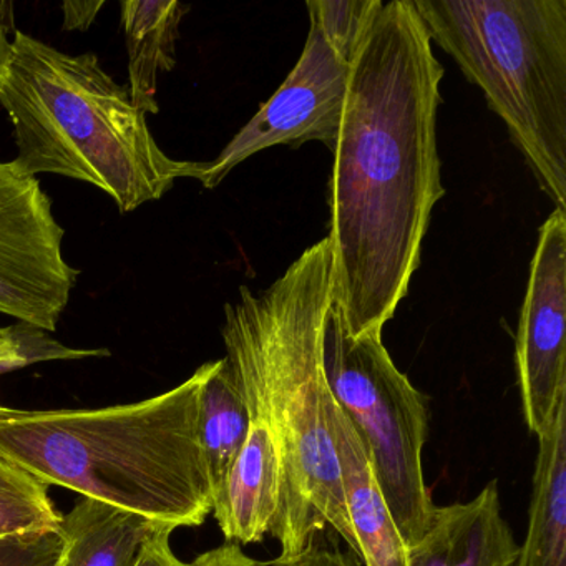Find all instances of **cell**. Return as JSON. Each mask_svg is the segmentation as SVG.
Wrapping results in <instances>:
<instances>
[{
    "label": "cell",
    "mask_w": 566,
    "mask_h": 566,
    "mask_svg": "<svg viewBox=\"0 0 566 566\" xmlns=\"http://www.w3.org/2000/svg\"><path fill=\"white\" fill-rule=\"evenodd\" d=\"M64 237L38 177L0 160V314L55 333L81 276L62 253Z\"/></svg>",
    "instance_id": "52a82bcc"
},
{
    "label": "cell",
    "mask_w": 566,
    "mask_h": 566,
    "mask_svg": "<svg viewBox=\"0 0 566 566\" xmlns=\"http://www.w3.org/2000/svg\"><path fill=\"white\" fill-rule=\"evenodd\" d=\"M333 264L327 234L270 287L253 293L241 286L240 300L224 306V359L248 410L268 423L281 453V503L271 533L283 556L313 545L327 526L354 553L323 364Z\"/></svg>",
    "instance_id": "7a4b0ae2"
},
{
    "label": "cell",
    "mask_w": 566,
    "mask_h": 566,
    "mask_svg": "<svg viewBox=\"0 0 566 566\" xmlns=\"http://www.w3.org/2000/svg\"><path fill=\"white\" fill-rule=\"evenodd\" d=\"M250 412L247 440L213 500V515L230 543L263 542L280 512L283 467L268 423Z\"/></svg>",
    "instance_id": "8fae6325"
},
{
    "label": "cell",
    "mask_w": 566,
    "mask_h": 566,
    "mask_svg": "<svg viewBox=\"0 0 566 566\" xmlns=\"http://www.w3.org/2000/svg\"><path fill=\"white\" fill-rule=\"evenodd\" d=\"M532 485L516 566H566V400L538 436Z\"/></svg>",
    "instance_id": "4fadbf2b"
},
{
    "label": "cell",
    "mask_w": 566,
    "mask_h": 566,
    "mask_svg": "<svg viewBox=\"0 0 566 566\" xmlns=\"http://www.w3.org/2000/svg\"><path fill=\"white\" fill-rule=\"evenodd\" d=\"M432 44L506 125L546 197L566 211V0H413Z\"/></svg>",
    "instance_id": "5b68a950"
},
{
    "label": "cell",
    "mask_w": 566,
    "mask_h": 566,
    "mask_svg": "<svg viewBox=\"0 0 566 566\" xmlns=\"http://www.w3.org/2000/svg\"><path fill=\"white\" fill-rule=\"evenodd\" d=\"M12 31V4L11 2H0V84L8 72L9 62L12 57L11 41Z\"/></svg>",
    "instance_id": "cb8c5ba5"
},
{
    "label": "cell",
    "mask_w": 566,
    "mask_h": 566,
    "mask_svg": "<svg viewBox=\"0 0 566 566\" xmlns=\"http://www.w3.org/2000/svg\"><path fill=\"white\" fill-rule=\"evenodd\" d=\"M523 419L542 436L566 400V211L538 231L515 347Z\"/></svg>",
    "instance_id": "9c48e42d"
},
{
    "label": "cell",
    "mask_w": 566,
    "mask_h": 566,
    "mask_svg": "<svg viewBox=\"0 0 566 566\" xmlns=\"http://www.w3.org/2000/svg\"><path fill=\"white\" fill-rule=\"evenodd\" d=\"M413 0L384 2L350 62L331 178V304L350 336L382 334L409 294L440 180L446 71Z\"/></svg>",
    "instance_id": "6da1fadb"
},
{
    "label": "cell",
    "mask_w": 566,
    "mask_h": 566,
    "mask_svg": "<svg viewBox=\"0 0 566 566\" xmlns=\"http://www.w3.org/2000/svg\"><path fill=\"white\" fill-rule=\"evenodd\" d=\"M190 6L178 0H125L122 24L128 51V92L144 114L160 112L158 77L177 65L180 24Z\"/></svg>",
    "instance_id": "5bb4252c"
},
{
    "label": "cell",
    "mask_w": 566,
    "mask_h": 566,
    "mask_svg": "<svg viewBox=\"0 0 566 566\" xmlns=\"http://www.w3.org/2000/svg\"><path fill=\"white\" fill-rule=\"evenodd\" d=\"M323 364L331 394L369 450L377 483L407 546L436 512L423 479L429 397L413 387L387 353L382 334L354 337L331 304L324 324Z\"/></svg>",
    "instance_id": "8992f818"
},
{
    "label": "cell",
    "mask_w": 566,
    "mask_h": 566,
    "mask_svg": "<svg viewBox=\"0 0 566 566\" xmlns=\"http://www.w3.org/2000/svg\"><path fill=\"white\" fill-rule=\"evenodd\" d=\"M168 526L98 500L82 499L62 516L59 530L67 545L65 566H135L145 543Z\"/></svg>",
    "instance_id": "9a60e30c"
},
{
    "label": "cell",
    "mask_w": 566,
    "mask_h": 566,
    "mask_svg": "<svg viewBox=\"0 0 566 566\" xmlns=\"http://www.w3.org/2000/svg\"><path fill=\"white\" fill-rule=\"evenodd\" d=\"M382 0H310V22L347 64L354 61L364 38L382 9Z\"/></svg>",
    "instance_id": "ac0fdd59"
},
{
    "label": "cell",
    "mask_w": 566,
    "mask_h": 566,
    "mask_svg": "<svg viewBox=\"0 0 566 566\" xmlns=\"http://www.w3.org/2000/svg\"><path fill=\"white\" fill-rule=\"evenodd\" d=\"M349 74L350 64L333 51L311 22L303 54L286 81L214 160L203 161L197 180L213 190L238 165L281 145L296 148L321 142L333 154Z\"/></svg>",
    "instance_id": "ba28073f"
},
{
    "label": "cell",
    "mask_w": 566,
    "mask_h": 566,
    "mask_svg": "<svg viewBox=\"0 0 566 566\" xmlns=\"http://www.w3.org/2000/svg\"><path fill=\"white\" fill-rule=\"evenodd\" d=\"M174 532V526H168L148 539L135 566H191V563L181 562L171 549L170 536Z\"/></svg>",
    "instance_id": "44dd1931"
},
{
    "label": "cell",
    "mask_w": 566,
    "mask_h": 566,
    "mask_svg": "<svg viewBox=\"0 0 566 566\" xmlns=\"http://www.w3.org/2000/svg\"><path fill=\"white\" fill-rule=\"evenodd\" d=\"M191 566H266V563L248 556L238 543L228 542L198 556Z\"/></svg>",
    "instance_id": "603a6c76"
},
{
    "label": "cell",
    "mask_w": 566,
    "mask_h": 566,
    "mask_svg": "<svg viewBox=\"0 0 566 566\" xmlns=\"http://www.w3.org/2000/svg\"><path fill=\"white\" fill-rule=\"evenodd\" d=\"M331 423L353 528L354 553L363 566H407V543L387 509L369 450L336 400L331 409Z\"/></svg>",
    "instance_id": "7c38bea8"
},
{
    "label": "cell",
    "mask_w": 566,
    "mask_h": 566,
    "mask_svg": "<svg viewBox=\"0 0 566 566\" xmlns=\"http://www.w3.org/2000/svg\"><path fill=\"white\" fill-rule=\"evenodd\" d=\"M61 532L24 533L0 538V566H65Z\"/></svg>",
    "instance_id": "d6986e66"
},
{
    "label": "cell",
    "mask_w": 566,
    "mask_h": 566,
    "mask_svg": "<svg viewBox=\"0 0 566 566\" xmlns=\"http://www.w3.org/2000/svg\"><path fill=\"white\" fill-rule=\"evenodd\" d=\"M0 105L14 127L24 174L59 175L107 193L122 213L161 200L203 161L168 157L127 85L104 71L97 55L67 54L15 31Z\"/></svg>",
    "instance_id": "277c9868"
},
{
    "label": "cell",
    "mask_w": 566,
    "mask_h": 566,
    "mask_svg": "<svg viewBox=\"0 0 566 566\" xmlns=\"http://www.w3.org/2000/svg\"><path fill=\"white\" fill-rule=\"evenodd\" d=\"M518 553L492 480L469 502L436 506L423 535L407 546V566H516Z\"/></svg>",
    "instance_id": "30bf717a"
},
{
    "label": "cell",
    "mask_w": 566,
    "mask_h": 566,
    "mask_svg": "<svg viewBox=\"0 0 566 566\" xmlns=\"http://www.w3.org/2000/svg\"><path fill=\"white\" fill-rule=\"evenodd\" d=\"M213 363L151 399L102 409L25 410L0 402V457L34 476L158 523L200 526L213 492L198 439Z\"/></svg>",
    "instance_id": "3957f363"
},
{
    "label": "cell",
    "mask_w": 566,
    "mask_h": 566,
    "mask_svg": "<svg viewBox=\"0 0 566 566\" xmlns=\"http://www.w3.org/2000/svg\"><path fill=\"white\" fill-rule=\"evenodd\" d=\"M62 515L48 486L0 457V538L24 533L59 532Z\"/></svg>",
    "instance_id": "e0dca14e"
},
{
    "label": "cell",
    "mask_w": 566,
    "mask_h": 566,
    "mask_svg": "<svg viewBox=\"0 0 566 566\" xmlns=\"http://www.w3.org/2000/svg\"><path fill=\"white\" fill-rule=\"evenodd\" d=\"M32 327L21 333V327H0V354H25L32 359H78L87 356H107V350H75L67 349L62 344L45 337L44 331L29 334Z\"/></svg>",
    "instance_id": "ffe728a7"
},
{
    "label": "cell",
    "mask_w": 566,
    "mask_h": 566,
    "mask_svg": "<svg viewBox=\"0 0 566 566\" xmlns=\"http://www.w3.org/2000/svg\"><path fill=\"white\" fill-rule=\"evenodd\" d=\"M104 6V0H67L62 4L64 31H88Z\"/></svg>",
    "instance_id": "7402d4cb"
},
{
    "label": "cell",
    "mask_w": 566,
    "mask_h": 566,
    "mask_svg": "<svg viewBox=\"0 0 566 566\" xmlns=\"http://www.w3.org/2000/svg\"><path fill=\"white\" fill-rule=\"evenodd\" d=\"M250 422V412L228 360H213V369L201 387L198 407V439L213 500L247 440Z\"/></svg>",
    "instance_id": "2e32d148"
}]
</instances>
